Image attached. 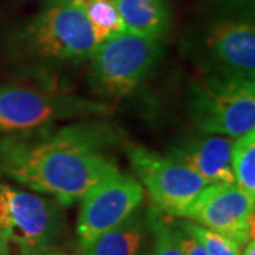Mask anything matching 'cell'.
Returning a JSON list of instances; mask_svg holds the SVG:
<instances>
[{
  "mask_svg": "<svg viewBox=\"0 0 255 255\" xmlns=\"http://www.w3.org/2000/svg\"><path fill=\"white\" fill-rule=\"evenodd\" d=\"M117 140V130L101 121L0 137V173L71 206L118 170L112 156Z\"/></svg>",
  "mask_w": 255,
  "mask_h": 255,
  "instance_id": "1",
  "label": "cell"
},
{
  "mask_svg": "<svg viewBox=\"0 0 255 255\" xmlns=\"http://www.w3.org/2000/svg\"><path fill=\"white\" fill-rule=\"evenodd\" d=\"M97 46L81 0H41L11 33L7 51L23 75L54 84L90 61Z\"/></svg>",
  "mask_w": 255,
  "mask_h": 255,
  "instance_id": "2",
  "label": "cell"
},
{
  "mask_svg": "<svg viewBox=\"0 0 255 255\" xmlns=\"http://www.w3.org/2000/svg\"><path fill=\"white\" fill-rule=\"evenodd\" d=\"M187 114L204 133L240 137L255 128L254 80L204 74L191 84Z\"/></svg>",
  "mask_w": 255,
  "mask_h": 255,
  "instance_id": "3",
  "label": "cell"
},
{
  "mask_svg": "<svg viewBox=\"0 0 255 255\" xmlns=\"http://www.w3.org/2000/svg\"><path fill=\"white\" fill-rule=\"evenodd\" d=\"M163 41L122 31L98 43L90 58V85L105 98L127 97L153 73Z\"/></svg>",
  "mask_w": 255,
  "mask_h": 255,
  "instance_id": "4",
  "label": "cell"
},
{
  "mask_svg": "<svg viewBox=\"0 0 255 255\" xmlns=\"http://www.w3.org/2000/svg\"><path fill=\"white\" fill-rule=\"evenodd\" d=\"M111 110L104 101L0 84V137L34 132L64 119L104 117Z\"/></svg>",
  "mask_w": 255,
  "mask_h": 255,
  "instance_id": "5",
  "label": "cell"
},
{
  "mask_svg": "<svg viewBox=\"0 0 255 255\" xmlns=\"http://www.w3.org/2000/svg\"><path fill=\"white\" fill-rule=\"evenodd\" d=\"M61 204L0 183V234L21 255H44L63 234Z\"/></svg>",
  "mask_w": 255,
  "mask_h": 255,
  "instance_id": "6",
  "label": "cell"
},
{
  "mask_svg": "<svg viewBox=\"0 0 255 255\" xmlns=\"http://www.w3.org/2000/svg\"><path fill=\"white\" fill-rule=\"evenodd\" d=\"M132 169L145 187L153 207L172 217H184L207 183L167 155L137 145H128Z\"/></svg>",
  "mask_w": 255,
  "mask_h": 255,
  "instance_id": "7",
  "label": "cell"
},
{
  "mask_svg": "<svg viewBox=\"0 0 255 255\" xmlns=\"http://www.w3.org/2000/svg\"><path fill=\"white\" fill-rule=\"evenodd\" d=\"M145 199V189L135 177L115 170L81 197L77 221L80 248L121 226Z\"/></svg>",
  "mask_w": 255,
  "mask_h": 255,
  "instance_id": "8",
  "label": "cell"
},
{
  "mask_svg": "<svg viewBox=\"0 0 255 255\" xmlns=\"http://www.w3.org/2000/svg\"><path fill=\"white\" fill-rule=\"evenodd\" d=\"M199 63L206 74L254 80V21L250 17L230 16L210 23L200 38Z\"/></svg>",
  "mask_w": 255,
  "mask_h": 255,
  "instance_id": "9",
  "label": "cell"
},
{
  "mask_svg": "<svg viewBox=\"0 0 255 255\" xmlns=\"http://www.w3.org/2000/svg\"><path fill=\"white\" fill-rule=\"evenodd\" d=\"M254 206L255 199L236 183H210L199 193L184 219L244 246L254 238Z\"/></svg>",
  "mask_w": 255,
  "mask_h": 255,
  "instance_id": "10",
  "label": "cell"
},
{
  "mask_svg": "<svg viewBox=\"0 0 255 255\" xmlns=\"http://www.w3.org/2000/svg\"><path fill=\"white\" fill-rule=\"evenodd\" d=\"M231 140L221 135H189L174 140L167 156L194 172L204 182L234 183L230 164Z\"/></svg>",
  "mask_w": 255,
  "mask_h": 255,
  "instance_id": "11",
  "label": "cell"
},
{
  "mask_svg": "<svg viewBox=\"0 0 255 255\" xmlns=\"http://www.w3.org/2000/svg\"><path fill=\"white\" fill-rule=\"evenodd\" d=\"M150 243V207H139L121 226L82 247L80 255H149Z\"/></svg>",
  "mask_w": 255,
  "mask_h": 255,
  "instance_id": "12",
  "label": "cell"
},
{
  "mask_svg": "<svg viewBox=\"0 0 255 255\" xmlns=\"http://www.w3.org/2000/svg\"><path fill=\"white\" fill-rule=\"evenodd\" d=\"M125 31L163 41L172 28L167 0H114Z\"/></svg>",
  "mask_w": 255,
  "mask_h": 255,
  "instance_id": "13",
  "label": "cell"
},
{
  "mask_svg": "<svg viewBox=\"0 0 255 255\" xmlns=\"http://www.w3.org/2000/svg\"><path fill=\"white\" fill-rule=\"evenodd\" d=\"M230 164L234 183L255 199V130H250L231 145Z\"/></svg>",
  "mask_w": 255,
  "mask_h": 255,
  "instance_id": "14",
  "label": "cell"
},
{
  "mask_svg": "<svg viewBox=\"0 0 255 255\" xmlns=\"http://www.w3.org/2000/svg\"><path fill=\"white\" fill-rule=\"evenodd\" d=\"M81 3L95 31L98 43L114 34L125 31L114 0H81Z\"/></svg>",
  "mask_w": 255,
  "mask_h": 255,
  "instance_id": "15",
  "label": "cell"
},
{
  "mask_svg": "<svg viewBox=\"0 0 255 255\" xmlns=\"http://www.w3.org/2000/svg\"><path fill=\"white\" fill-rule=\"evenodd\" d=\"M150 226L152 243L149 255H183L176 221H172L167 214L150 207Z\"/></svg>",
  "mask_w": 255,
  "mask_h": 255,
  "instance_id": "16",
  "label": "cell"
},
{
  "mask_svg": "<svg viewBox=\"0 0 255 255\" xmlns=\"http://www.w3.org/2000/svg\"><path fill=\"white\" fill-rule=\"evenodd\" d=\"M182 224L200 243L209 255H241V246H238L231 238L193 221H183Z\"/></svg>",
  "mask_w": 255,
  "mask_h": 255,
  "instance_id": "17",
  "label": "cell"
},
{
  "mask_svg": "<svg viewBox=\"0 0 255 255\" xmlns=\"http://www.w3.org/2000/svg\"><path fill=\"white\" fill-rule=\"evenodd\" d=\"M176 227H177V234H179L183 255H209L200 243L184 228L182 221L176 223Z\"/></svg>",
  "mask_w": 255,
  "mask_h": 255,
  "instance_id": "18",
  "label": "cell"
},
{
  "mask_svg": "<svg viewBox=\"0 0 255 255\" xmlns=\"http://www.w3.org/2000/svg\"><path fill=\"white\" fill-rule=\"evenodd\" d=\"M246 248H244V253H241V255H255V243L254 238L248 240L246 244Z\"/></svg>",
  "mask_w": 255,
  "mask_h": 255,
  "instance_id": "19",
  "label": "cell"
},
{
  "mask_svg": "<svg viewBox=\"0 0 255 255\" xmlns=\"http://www.w3.org/2000/svg\"><path fill=\"white\" fill-rule=\"evenodd\" d=\"M0 255H10L9 243L4 237L0 238Z\"/></svg>",
  "mask_w": 255,
  "mask_h": 255,
  "instance_id": "20",
  "label": "cell"
},
{
  "mask_svg": "<svg viewBox=\"0 0 255 255\" xmlns=\"http://www.w3.org/2000/svg\"><path fill=\"white\" fill-rule=\"evenodd\" d=\"M44 255H55V254H51V253H47V254H44Z\"/></svg>",
  "mask_w": 255,
  "mask_h": 255,
  "instance_id": "21",
  "label": "cell"
},
{
  "mask_svg": "<svg viewBox=\"0 0 255 255\" xmlns=\"http://www.w3.org/2000/svg\"><path fill=\"white\" fill-rule=\"evenodd\" d=\"M0 238H3V236H1V234H0Z\"/></svg>",
  "mask_w": 255,
  "mask_h": 255,
  "instance_id": "22",
  "label": "cell"
}]
</instances>
